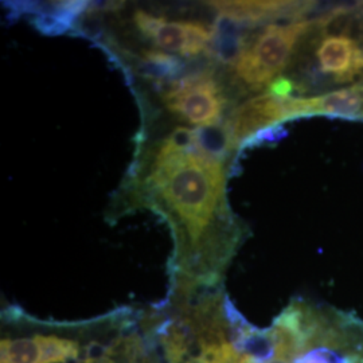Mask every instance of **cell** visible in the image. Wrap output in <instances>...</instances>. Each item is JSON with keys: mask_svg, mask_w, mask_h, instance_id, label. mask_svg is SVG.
I'll return each instance as SVG.
<instances>
[{"mask_svg": "<svg viewBox=\"0 0 363 363\" xmlns=\"http://www.w3.org/2000/svg\"><path fill=\"white\" fill-rule=\"evenodd\" d=\"M0 363H60L74 361L78 345L58 337H34L3 340Z\"/></svg>", "mask_w": 363, "mask_h": 363, "instance_id": "cell-9", "label": "cell"}, {"mask_svg": "<svg viewBox=\"0 0 363 363\" xmlns=\"http://www.w3.org/2000/svg\"><path fill=\"white\" fill-rule=\"evenodd\" d=\"M136 31L157 50L193 58L208 54L214 35L213 25L195 19H177L138 9L132 13Z\"/></svg>", "mask_w": 363, "mask_h": 363, "instance_id": "cell-4", "label": "cell"}, {"mask_svg": "<svg viewBox=\"0 0 363 363\" xmlns=\"http://www.w3.org/2000/svg\"><path fill=\"white\" fill-rule=\"evenodd\" d=\"M86 1H61L50 3L49 6H28L33 15V23L45 34H62L66 30L74 27L78 18L85 13L89 6Z\"/></svg>", "mask_w": 363, "mask_h": 363, "instance_id": "cell-11", "label": "cell"}, {"mask_svg": "<svg viewBox=\"0 0 363 363\" xmlns=\"http://www.w3.org/2000/svg\"><path fill=\"white\" fill-rule=\"evenodd\" d=\"M316 27V19L288 23H268L249 34L237 61L232 65V81L249 91L271 86L286 70L301 37Z\"/></svg>", "mask_w": 363, "mask_h": 363, "instance_id": "cell-2", "label": "cell"}, {"mask_svg": "<svg viewBox=\"0 0 363 363\" xmlns=\"http://www.w3.org/2000/svg\"><path fill=\"white\" fill-rule=\"evenodd\" d=\"M315 58L322 74L337 84L350 82L363 73V39L325 34L315 48Z\"/></svg>", "mask_w": 363, "mask_h": 363, "instance_id": "cell-6", "label": "cell"}, {"mask_svg": "<svg viewBox=\"0 0 363 363\" xmlns=\"http://www.w3.org/2000/svg\"><path fill=\"white\" fill-rule=\"evenodd\" d=\"M312 1H210L208 6L218 15L229 18L247 26H256L264 22L303 18L313 9Z\"/></svg>", "mask_w": 363, "mask_h": 363, "instance_id": "cell-7", "label": "cell"}, {"mask_svg": "<svg viewBox=\"0 0 363 363\" xmlns=\"http://www.w3.org/2000/svg\"><path fill=\"white\" fill-rule=\"evenodd\" d=\"M166 111L196 128L223 123L229 105L228 91L216 66H203L175 81L160 93Z\"/></svg>", "mask_w": 363, "mask_h": 363, "instance_id": "cell-3", "label": "cell"}, {"mask_svg": "<svg viewBox=\"0 0 363 363\" xmlns=\"http://www.w3.org/2000/svg\"><path fill=\"white\" fill-rule=\"evenodd\" d=\"M292 118L328 116L363 120V81L315 97H291Z\"/></svg>", "mask_w": 363, "mask_h": 363, "instance_id": "cell-8", "label": "cell"}, {"mask_svg": "<svg viewBox=\"0 0 363 363\" xmlns=\"http://www.w3.org/2000/svg\"><path fill=\"white\" fill-rule=\"evenodd\" d=\"M130 58L135 60L133 72L147 81L154 82L157 88H167L175 81L186 76L184 64L172 54L162 52L157 49H148L135 57L130 54Z\"/></svg>", "mask_w": 363, "mask_h": 363, "instance_id": "cell-10", "label": "cell"}, {"mask_svg": "<svg viewBox=\"0 0 363 363\" xmlns=\"http://www.w3.org/2000/svg\"><path fill=\"white\" fill-rule=\"evenodd\" d=\"M230 164L201 147L195 128L182 125L138 145L124 208H150L167 220L178 277L218 283L242 241L244 228L226 198Z\"/></svg>", "mask_w": 363, "mask_h": 363, "instance_id": "cell-1", "label": "cell"}, {"mask_svg": "<svg viewBox=\"0 0 363 363\" xmlns=\"http://www.w3.org/2000/svg\"><path fill=\"white\" fill-rule=\"evenodd\" d=\"M291 97H280L268 91L237 105L222 123L233 151L242 150L261 130L274 128L284 121L294 120Z\"/></svg>", "mask_w": 363, "mask_h": 363, "instance_id": "cell-5", "label": "cell"}]
</instances>
